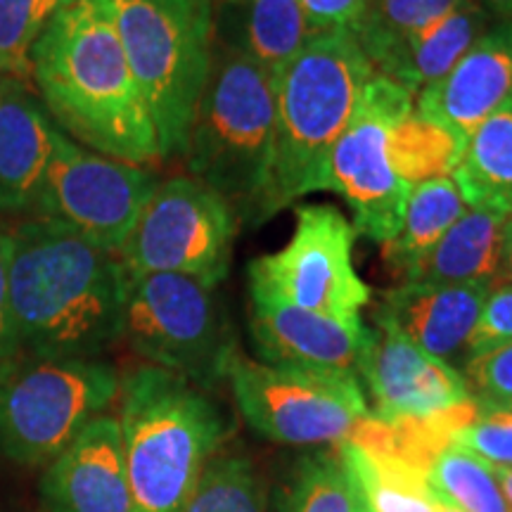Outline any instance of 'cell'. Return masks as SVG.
<instances>
[{"instance_id":"cell-1","label":"cell","mask_w":512,"mask_h":512,"mask_svg":"<svg viewBox=\"0 0 512 512\" xmlns=\"http://www.w3.org/2000/svg\"><path fill=\"white\" fill-rule=\"evenodd\" d=\"M31 79L50 119L74 143L126 164L162 162L112 0H64L31 50Z\"/></svg>"},{"instance_id":"cell-2","label":"cell","mask_w":512,"mask_h":512,"mask_svg":"<svg viewBox=\"0 0 512 512\" xmlns=\"http://www.w3.org/2000/svg\"><path fill=\"white\" fill-rule=\"evenodd\" d=\"M126 271L74 228L27 219L12 228L10 309L19 351L98 358L121 339Z\"/></svg>"},{"instance_id":"cell-3","label":"cell","mask_w":512,"mask_h":512,"mask_svg":"<svg viewBox=\"0 0 512 512\" xmlns=\"http://www.w3.org/2000/svg\"><path fill=\"white\" fill-rule=\"evenodd\" d=\"M117 420L136 512H181L230 434L209 392L147 363L119 377Z\"/></svg>"},{"instance_id":"cell-4","label":"cell","mask_w":512,"mask_h":512,"mask_svg":"<svg viewBox=\"0 0 512 512\" xmlns=\"http://www.w3.org/2000/svg\"><path fill=\"white\" fill-rule=\"evenodd\" d=\"M275 76L214 43V62L185 143V169L242 223L273 216Z\"/></svg>"},{"instance_id":"cell-5","label":"cell","mask_w":512,"mask_h":512,"mask_svg":"<svg viewBox=\"0 0 512 512\" xmlns=\"http://www.w3.org/2000/svg\"><path fill=\"white\" fill-rule=\"evenodd\" d=\"M377 72L351 31H320L275 76L273 214L325 190V169Z\"/></svg>"},{"instance_id":"cell-6","label":"cell","mask_w":512,"mask_h":512,"mask_svg":"<svg viewBox=\"0 0 512 512\" xmlns=\"http://www.w3.org/2000/svg\"><path fill=\"white\" fill-rule=\"evenodd\" d=\"M112 10L162 159L183 157L214 62V3L112 0Z\"/></svg>"},{"instance_id":"cell-7","label":"cell","mask_w":512,"mask_h":512,"mask_svg":"<svg viewBox=\"0 0 512 512\" xmlns=\"http://www.w3.org/2000/svg\"><path fill=\"white\" fill-rule=\"evenodd\" d=\"M119 396V373L100 358L12 356L0 361V451L46 465Z\"/></svg>"},{"instance_id":"cell-8","label":"cell","mask_w":512,"mask_h":512,"mask_svg":"<svg viewBox=\"0 0 512 512\" xmlns=\"http://www.w3.org/2000/svg\"><path fill=\"white\" fill-rule=\"evenodd\" d=\"M121 337L147 366L185 377L211 392L238 354L226 311L209 287L188 275H128Z\"/></svg>"},{"instance_id":"cell-9","label":"cell","mask_w":512,"mask_h":512,"mask_svg":"<svg viewBox=\"0 0 512 512\" xmlns=\"http://www.w3.org/2000/svg\"><path fill=\"white\" fill-rule=\"evenodd\" d=\"M230 389L256 434L285 446H323L349 439L370 408L356 373L233 356Z\"/></svg>"},{"instance_id":"cell-10","label":"cell","mask_w":512,"mask_h":512,"mask_svg":"<svg viewBox=\"0 0 512 512\" xmlns=\"http://www.w3.org/2000/svg\"><path fill=\"white\" fill-rule=\"evenodd\" d=\"M238 226L219 192L192 176H174L157 183L117 256L128 275L174 273L219 287Z\"/></svg>"},{"instance_id":"cell-11","label":"cell","mask_w":512,"mask_h":512,"mask_svg":"<svg viewBox=\"0 0 512 512\" xmlns=\"http://www.w3.org/2000/svg\"><path fill=\"white\" fill-rule=\"evenodd\" d=\"M356 235L354 223L332 204H299L287 245L249 264V294L361 323L370 287L354 266Z\"/></svg>"},{"instance_id":"cell-12","label":"cell","mask_w":512,"mask_h":512,"mask_svg":"<svg viewBox=\"0 0 512 512\" xmlns=\"http://www.w3.org/2000/svg\"><path fill=\"white\" fill-rule=\"evenodd\" d=\"M413 102L415 93L406 86L375 74L325 169V190L347 200L356 233L380 245L399 230L411 192L389 164L387 140L392 126L413 112Z\"/></svg>"},{"instance_id":"cell-13","label":"cell","mask_w":512,"mask_h":512,"mask_svg":"<svg viewBox=\"0 0 512 512\" xmlns=\"http://www.w3.org/2000/svg\"><path fill=\"white\" fill-rule=\"evenodd\" d=\"M157 183L145 166L98 155L60 133L36 219L64 223L117 254Z\"/></svg>"},{"instance_id":"cell-14","label":"cell","mask_w":512,"mask_h":512,"mask_svg":"<svg viewBox=\"0 0 512 512\" xmlns=\"http://www.w3.org/2000/svg\"><path fill=\"white\" fill-rule=\"evenodd\" d=\"M356 375L366 380L373 399L370 418L380 422L434 420L475 399L458 368L384 325L366 328Z\"/></svg>"},{"instance_id":"cell-15","label":"cell","mask_w":512,"mask_h":512,"mask_svg":"<svg viewBox=\"0 0 512 512\" xmlns=\"http://www.w3.org/2000/svg\"><path fill=\"white\" fill-rule=\"evenodd\" d=\"M512 102V24L494 22L456 67L415 95L413 110L463 140Z\"/></svg>"},{"instance_id":"cell-16","label":"cell","mask_w":512,"mask_h":512,"mask_svg":"<svg viewBox=\"0 0 512 512\" xmlns=\"http://www.w3.org/2000/svg\"><path fill=\"white\" fill-rule=\"evenodd\" d=\"M48 512H136L119 420L98 415L48 463L41 484Z\"/></svg>"},{"instance_id":"cell-17","label":"cell","mask_w":512,"mask_h":512,"mask_svg":"<svg viewBox=\"0 0 512 512\" xmlns=\"http://www.w3.org/2000/svg\"><path fill=\"white\" fill-rule=\"evenodd\" d=\"M484 283H408L380 294L375 325L399 332L408 342L439 361L451 363L467 354L472 330L482 313Z\"/></svg>"},{"instance_id":"cell-18","label":"cell","mask_w":512,"mask_h":512,"mask_svg":"<svg viewBox=\"0 0 512 512\" xmlns=\"http://www.w3.org/2000/svg\"><path fill=\"white\" fill-rule=\"evenodd\" d=\"M249 299V332L261 361L356 373L366 325L342 323L261 294H249Z\"/></svg>"},{"instance_id":"cell-19","label":"cell","mask_w":512,"mask_h":512,"mask_svg":"<svg viewBox=\"0 0 512 512\" xmlns=\"http://www.w3.org/2000/svg\"><path fill=\"white\" fill-rule=\"evenodd\" d=\"M60 128L15 79H0V214L36 219Z\"/></svg>"},{"instance_id":"cell-20","label":"cell","mask_w":512,"mask_h":512,"mask_svg":"<svg viewBox=\"0 0 512 512\" xmlns=\"http://www.w3.org/2000/svg\"><path fill=\"white\" fill-rule=\"evenodd\" d=\"M320 34L299 0H214V43L278 76Z\"/></svg>"},{"instance_id":"cell-21","label":"cell","mask_w":512,"mask_h":512,"mask_svg":"<svg viewBox=\"0 0 512 512\" xmlns=\"http://www.w3.org/2000/svg\"><path fill=\"white\" fill-rule=\"evenodd\" d=\"M491 24L494 19L479 0H460L399 43L377 64L375 72L418 95L422 88L444 79Z\"/></svg>"},{"instance_id":"cell-22","label":"cell","mask_w":512,"mask_h":512,"mask_svg":"<svg viewBox=\"0 0 512 512\" xmlns=\"http://www.w3.org/2000/svg\"><path fill=\"white\" fill-rule=\"evenodd\" d=\"M505 216L470 209L422 259L401 275L408 283H484L501 280Z\"/></svg>"},{"instance_id":"cell-23","label":"cell","mask_w":512,"mask_h":512,"mask_svg":"<svg viewBox=\"0 0 512 512\" xmlns=\"http://www.w3.org/2000/svg\"><path fill=\"white\" fill-rule=\"evenodd\" d=\"M451 178L470 209L512 216V102L465 140Z\"/></svg>"},{"instance_id":"cell-24","label":"cell","mask_w":512,"mask_h":512,"mask_svg":"<svg viewBox=\"0 0 512 512\" xmlns=\"http://www.w3.org/2000/svg\"><path fill=\"white\" fill-rule=\"evenodd\" d=\"M344 470L356 479L375 512H437L441 498L434 494L427 472L406 460L358 446L351 439L337 444Z\"/></svg>"},{"instance_id":"cell-25","label":"cell","mask_w":512,"mask_h":512,"mask_svg":"<svg viewBox=\"0 0 512 512\" xmlns=\"http://www.w3.org/2000/svg\"><path fill=\"white\" fill-rule=\"evenodd\" d=\"M465 211L467 204L451 176L415 185L408 192L399 230L382 245L384 261L394 273L403 275L444 238Z\"/></svg>"},{"instance_id":"cell-26","label":"cell","mask_w":512,"mask_h":512,"mask_svg":"<svg viewBox=\"0 0 512 512\" xmlns=\"http://www.w3.org/2000/svg\"><path fill=\"white\" fill-rule=\"evenodd\" d=\"M463 147L465 143L456 133L413 110L389 131L387 155L394 174L408 188H415L451 176Z\"/></svg>"},{"instance_id":"cell-27","label":"cell","mask_w":512,"mask_h":512,"mask_svg":"<svg viewBox=\"0 0 512 512\" xmlns=\"http://www.w3.org/2000/svg\"><path fill=\"white\" fill-rule=\"evenodd\" d=\"M427 479L434 494L463 512H510L494 465L453 444L432 460Z\"/></svg>"},{"instance_id":"cell-28","label":"cell","mask_w":512,"mask_h":512,"mask_svg":"<svg viewBox=\"0 0 512 512\" xmlns=\"http://www.w3.org/2000/svg\"><path fill=\"white\" fill-rule=\"evenodd\" d=\"M458 3L460 0H368L351 34L377 67L399 43Z\"/></svg>"},{"instance_id":"cell-29","label":"cell","mask_w":512,"mask_h":512,"mask_svg":"<svg viewBox=\"0 0 512 512\" xmlns=\"http://www.w3.org/2000/svg\"><path fill=\"white\" fill-rule=\"evenodd\" d=\"M181 512H266V489L252 460L214 456Z\"/></svg>"},{"instance_id":"cell-30","label":"cell","mask_w":512,"mask_h":512,"mask_svg":"<svg viewBox=\"0 0 512 512\" xmlns=\"http://www.w3.org/2000/svg\"><path fill=\"white\" fill-rule=\"evenodd\" d=\"M278 512H354L351 484L339 456L313 453L299 460L283 486Z\"/></svg>"},{"instance_id":"cell-31","label":"cell","mask_w":512,"mask_h":512,"mask_svg":"<svg viewBox=\"0 0 512 512\" xmlns=\"http://www.w3.org/2000/svg\"><path fill=\"white\" fill-rule=\"evenodd\" d=\"M64 0H0V76L31 79V50Z\"/></svg>"},{"instance_id":"cell-32","label":"cell","mask_w":512,"mask_h":512,"mask_svg":"<svg viewBox=\"0 0 512 512\" xmlns=\"http://www.w3.org/2000/svg\"><path fill=\"white\" fill-rule=\"evenodd\" d=\"M451 444L494 467H512V408L482 406L451 434Z\"/></svg>"},{"instance_id":"cell-33","label":"cell","mask_w":512,"mask_h":512,"mask_svg":"<svg viewBox=\"0 0 512 512\" xmlns=\"http://www.w3.org/2000/svg\"><path fill=\"white\" fill-rule=\"evenodd\" d=\"M463 375L477 403L512 408V344L467 358Z\"/></svg>"},{"instance_id":"cell-34","label":"cell","mask_w":512,"mask_h":512,"mask_svg":"<svg viewBox=\"0 0 512 512\" xmlns=\"http://www.w3.org/2000/svg\"><path fill=\"white\" fill-rule=\"evenodd\" d=\"M503 344H512V283H498L486 294L465 361Z\"/></svg>"},{"instance_id":"cell-35","label":"cell","mask_w":512,"mask_h":512,"mask_svg":"<svg viewBox=\"0 0 512 512\" xmlns=\"http://www.w3.org/2000/svg\"><path fill=\"white\" fill-rule=\"evenodd\" d=\"M368 0H299L306 19L316 31L354 29Z\"/></svg>"},{"instance_id":"cell-36","label":"cell","mask_w":512,"mask_h":512,"mask_svg":"<svg viewBox=\"0 0 512 512\" xmlns=\"http://www.w3.org/2000/svg\"><path fill=\"white\" fill-rule=\"evenodd\" d=\"M10 261L12 230L0 223V361H8V358L19 354L10 309Z\"/></svg>"},{"instance_id":"cell-37","label":"cell","mask_w":512,"mask_h":512,"mask_svg":"<svg viewBox=\"0 0 512 512\" xmlns=\"http://www.w3.org/2000/svg\"><path fill=\"white\" fill-rule=\"evenodd\" d=\"M498 283H512V216L503 221V249H501V280Z\"/></svg>"},{"instance_id":"cell-38","label":"cell","mask_w":512,"mask_h":512,"mask_svg":"<svg viewBox=\"0 0 512 512\" xmlns=\"http://www.w3.org/2000/svg\"><path fill=\"white\" fill-rule=\"evenodd\" d=\"M494 22L512 24V0H479Z\"/></svg>"},{"instance_id":"cell-39","label":"cell","mask_w":512,"mask_h":512,"mask_svg":"<svg viewBox=\"0 0 512 512\" xmlns=\"http://www.w3.org/2000/svg\"><path fill=\"white\" fill-rule=\"evenodd\" d=\"M498 484H501V491L508 501V508L512 512V467H494Z\"/></svg>"},{"instance_id":"cell-40","label":"cell","mask_w":512,"mask_h":512,"mask_svg":"<svg viewBox=\"0 0 512 512\" xmlns=\"http://www.w3.org/2000/svg\"><path fill=\"white\" fill-rule=\"evenodd\" d=\"M347 477H349V484H351V498H354V512H375V510H373V505L368 503L366 494H363L361 486L356 484V479L351 477L349 472H347Z\"/></svg>"},{"instance_id":"cell-41","label":"cell","mask_w":512,"mask_h":512,"mask_svg":"<svg viewBox=\"0 0 512 512\" xmlns=\"http://www.w3.org/2000/svg\"><path fill=\"white\" fill-rule=\"evenodd\" d=\"M437 512H463V510H458L456 505H451V503H446L444 498H441V505H439V510Z\"/></svg>"},{"instance_id":"cell-42","label":"cell","mask_w":512,"mask_h":512,"mask_svg":"<svg viewBox=\"0 0 512 512\" xmlns=\"http://www.w3.org/2000/svg\"><path fill=\"white\" fill-rule=\"evenodd\" d=\"M211 3H214V0H211Z\"/></svg>"}]
</instances>
